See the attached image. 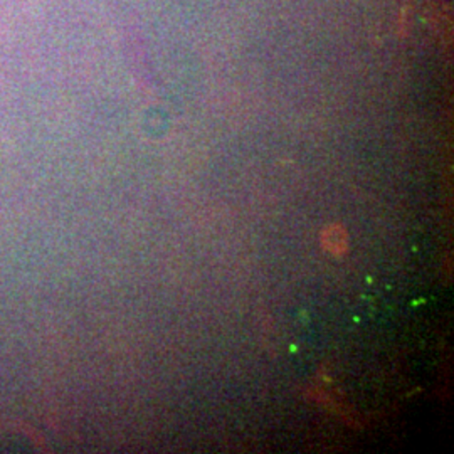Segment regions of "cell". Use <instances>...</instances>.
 I'll list each match as a JSON object with an SVG mask.
<instances>
[{"label":"cell","mask_w":454,"mask_h":454,"mask_svg":"<svg viewBox=\"0 0 454 454\" xmlns=\"http://www.w3.org/2000/svg\"><path fill=\"white\" fill-rule=\"evenodd\" d=\"M320 243L325 251L330 253L332 256H341L348 249V232L341 224H332L325 227L320 236Z\"/></svg>","instance_id":"obj_1"}]
</instances>
